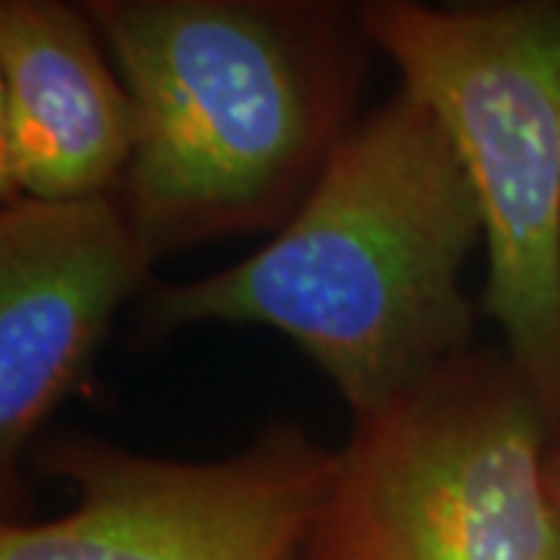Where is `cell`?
<instances>
[{
  "label": "cell",
  "mask_w": 560,
  "mask_h": 560,
  "mask_svg": "<svg viewBox=\"0 0 560 560\" xmlns=\"http://www.w3.org/2000/svg\"><path fill=\"white\" fill-rule=\"evenodd\" d=\"M480 241L460 153L440 116L401 88L349 128L312 197L259 253L147 290L143 334L200 320L275 327L364 418L470 352L460 275Z\"/></svg>",
  "instance_id": "6da1fadb"
},
{
  "label": "cell",
  "mask_w": 560,
  "mask_h": 560,
  "mask_svg": "<svg viewBox=\"0 0 560 560\" xmlns=\"http://www.w3.org/2000/svg\"><path fill=\"white\" fill-rule=\"evenodd\" d=\"M355 10L464 160L486 231L482 312L560 440V0Z\"/></svg>",
  "instance_id": "3957f363"
},
{
  "label": "cell",
  "mask_w": 560,
  "mask_h": 560,
  "mask_svg": "<svg viewBox=\"0 0 560 560\" xmlns=\"http://www.w3.org/2000/svg\"><path fill=\"white\" fill-rule=\"evenodd\" d=\"M138 106L88 10L0 3V194L66 202L119 190Z\"/></svg>",
  "instance_id": "52a82bcc"
},
{
  "label": "cell",
  "mask_w": 560,
  "mask_h": 560,
  "mask_svg": "<svg viewBox=\"0 0 560 560\" xmlns=\"http://www.w3.org/2000/svg\"><path fill=\"white\" fill-rule=\"evenodd\" d=\"M138 106L116 197L153 261L287 228L349 135L371 44L320 0H91Z\"/></svg>",
  "instance_id": "7a4b0ae2"
},
{
  "label": "cell",
  "mask_w": 560,
  "mask_h": 560,
  "mask_svg": "<svg viewBox=\"0 0 560 560\" xmlns=\"http://www.w3.org/2000/svg\"><path fill=\"white\" fill-rule=\"evenodd\" d=\"M153 256L116 194L10 200L0 212V470L79 389L113 315L143 293Z\"/></svg>",
  "instance_id": "8992f818"
},
{
  "label": "cell",
  "mask_w": 560,
  "mask_h": 560,
  "mask_svg": "<svg viewBox=\"0 0 560 560\" xmlns=\"http://www.w3.org/2000/svg\"><path fill=\"white\" fill-rule=\"evenodd\" d=\"M548 474H551V489H555V499L560 504V440L551 448V460H548Z\"/></svg>",
  "instance_id": "ba28073f"
},
{
  "label": "cell",
  "mask_w": 560,
  "mask_h": 560,
  "mask_svg": "<svg viewBox=\"0 0 560 560\" xmlns=\"http://www.w3.org/2000/svg\"><path fill=\"white\" fill-rule=\"evenodd\" d=\"M334 460L293 423L224 460L47 440L35 467L72 482L75 504L54 521L3 523L0 560H302Z\"/></svg>",
  "instance_id": "5b68a950"
},
{
  "label": "cell",
  "mask_w": 560,
  "mask_h": 560,
  "mask_svg": "<svg viewBox=\"0 0 560 560\" xmlns=\"http://www.w3.org/2000/svg\"><path fill=\"white\" fill-rule=\"evenodd\" d=\"M555 442L508 352H464L355 418L302 560H560Z\"/></svg>",
  "instance_id": "277c9868"
}]
</instances>
